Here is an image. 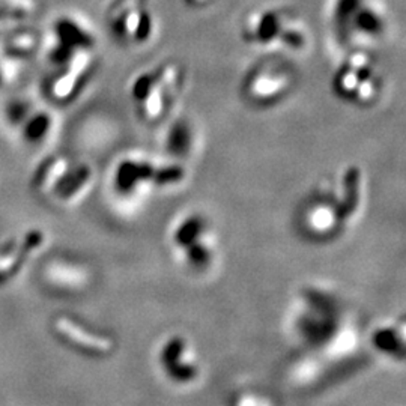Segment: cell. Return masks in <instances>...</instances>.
Here are the masks:
<instances>
[{"label": "cell", "instance_id": "obj_1", "mask_svg": "<svg viewBox=\"0 0 406 406\" xmlns=\"http://www.w3.org/2000/svg\"><path fill=\"white\" fill-rule=\"evenodd\" d=\"M42 239H44V236H42L41 232H31L29 235L26 236L20 254H18L15 259H13L11 262H9V265H6L5 268L0 271V283L6 282L8 279H11V277H14V274H17V271L23 266L27 253L32 252L33 248L38 247L42 243Z\"/></svg>", "mask_w": 406, "mask_h": 406}, {"label": "cell", "instance_id": "obj_2", "mask_svg": "<svg viewBox=\"0 0 406 406\" xmlns=\"http://www.w3.org/2000/svg\"><path fill=\"white\" fill-rule=\"evenodd\" d=\"M58 325H59V328H60V331L63 334L68 336L71 340L77 341V343H80V345H85L88 348L98 349V350H106L110 346V343L107 340H103V339H98L95 336H89L86 333H83V330H80L79 327H76L72 324V322H70L67 319H59Z\"/></svg>", "mask_w": 406, "mask_h": 406}, {"label": "cell", "instance_id": "obj_3", "mask_svg": "<svg viewBox=\"0 0 406 406\" xmlns=\"http://www.w3.org/2000/svg\"><path fill=\"white\" fill-rule=\"evenodd\" d=\"M359 196V173L357 169H350L345 177V203L341 206V217L352 214Z\"/></svg>", "mask_w": 406, "mask_h": 406}, {"label": "cell", "instance_id": "obj_4", "mask_svg": "<svg viewBox=\"0 0 406 406\" xmlns=\"http://www.w3.org/2000/svg\"><path fill=\"white\" fill-rule=\"evenodd\" d=\"M257 38L262 41H271L275 36H279L280 33V24L277 17L274 14H265L259 24H257Z\"/></svg>", "mask_w": 406, "mask_h": 406}, {"label": "cell", "instance_id": "obj_5", "mask_svg": "<svg viewBox=\"0 0 406 406\" xmlns=\"http://www.w3.org/2000/svg\"><path fill=\"white\" fill-rule=\"evenodd\" d=\"M49 128H50L49 116H45L44 113H40L38 116H35L26 127L27 140H31V142L41 140V138L47 134Z\"/></svg>", "mask_w": 406, "mask_h": 406}, {"label": "cell", "instance_id": "obj_6", "mask_svg": "<svg viewBox=\"0 0 406 406\" xmlns=\"http://www.w3.org/2000/svg\"><path fill=\"white\" fill-rule=\"evenodd\" d=\"M357 23L362 27L363 32L367 33H375L380 32L381 29V20L375 13L372 11H362L357 15Z\"/></svg>", "mask_w": 406, "mask_h": 406}]
</instances>
